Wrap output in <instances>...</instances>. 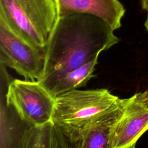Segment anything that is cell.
<instances>
[{
    "label": "cell",
    "instance_id": "cell-9",
    "mask_svg": "<svg viewBox=\"0 0 148 148\" xmlns=\"http://www.w3.org/2000/svg\"><path fill=\"white\" fill-rule=\"evenodd\" d=\"M98 57L79 67L69 71L60 77L49 89L55 98L65 92L85 86L94 76Z\"/></svg>",
    "mask_w": 148,
    "mask_h": 148
},
{
    "label": "cell",
    "instance_id": "cell-10",
    "mask_svg": "<svg viewBox=\"0 0 148 148\" xmlns=\"http://www.w3.org/2000/svg\"><path fill=\"white\" fill-rule=\"evenodd\" d=\"M54 134L52 122L42 126H28L16 138L13 148H53Z\"/></svg>",
    "mask_w": 148,
    "mask_h": 148
},
{
    "label": "cell",
    "instance_id": "cell-6",
    "mask_svg": "<svg viewBox=\"0 0 148 148\" xmlns=\"http://www.w3.org/2000/svg\"><path fill=\"white\" fill-rule=\"evenodd\" d=\"M148 130V90L127 98L110 137V148H132Z\"/></svg>",
    "mask_w": 148,
    "mask_h": 148
},
{
    "label": "cell",
    "instance_id": "cell-5",
    "mask_svg": "<svg viewBox=\"0 0 148 148\" xmlns=\"http://www.w3.org/2000/svg\"><path fill=\"white\" fill-rule=\"evenodd\" d=\"M0 62L25 80H39L44 72L45 50L24 40L0 20Z\"/></svg>",
    "mask_w": 148,
    "mask_h": 148
},
{
    "label": "cell",
    "instance_id": "cell-14",
    "mask_svg": "<svg viewBox=\"0 0 148 148\" xmlns=\"http://www.w3.org/2000/svg\"><path fill=\"white\" fill-rule=\"evenodd\" d=\"M132 148H135V146H134V147H132Z\"/></svg>",
    "mask_w": 148,
    "mask_h": 148
},
{
    "label": "cell",
    "instance_id": "cell-8",
    "mask_svg": "<svg viewBox=\"0 0 148 148\" xmlns=\"http://www.w3.org/2000/svg\"><path fill=\"white\" fill-rule=\"evenodd\" d=\"M127 98L118 109L92 125L75 144V148H110L112 128L121 116Z\"/></svg>",
    "mask_w": 148,
    "mask_h": 148
},
{
    "label": "cell",
    "instance_id": "cell-2",
    "mask_svg": "<svg viewBox=\"0 0 148 148\" xmlns=\"http://www.w3.org/2000/svg\"><path fill=\"white\" fill-rule=\"evenodd\" d=\"M125 99L106 88L69 91L55 97L51 122L71 144H75L92 125L121 106Z\"/></svg>",
    "mask_w": 148,
    "mask_h": 148
},
{
    "label": "cell",
    "instance_id": "cell-4",
    "mask_svg": "<svg viewBox=\"0 0 148 148\" xmlns=\"http://www.w3.org/2000/svg\"><path fill=\"white\" fill-rule=\"evenodd\" d=\"M7 106L28 126H42L51 122L55 98L38 80L15 79L7 85Z\"/></svg>",
    "mask_w": 148,
    "mask_h": 148
},
{
    "label": "cell",
    "instance_id": "cell-7",
    "mask_svg": "<svg viewBox=\"0 0 148 148\" xmlns=\"http://www.w3.org/2000/svg\"><path fill=\"white\" fill-rule=\"evenodd\" d=\"M58 18L73 13H86L106 22L114 31L121 26L125 9L119 0H56Z\"/></svg>",
    "mask_w": 148,
    "mask_h": 148
},
{
    "label": "cell",
    "instance_id": "cell-11",
    "mask_svg": "<svg viewBox=\"0 0 148 148\" xmlns=\"http://www.w3.org/2000/svg\"><path fill=\"white\" fill-rule=\"evenodd\" d=\"M69 143L61 132L54 126L53 148H72L69 146Z\"/></svg>",
    "mask_w": 148,
    "mask_h": 148
},
{
    "label": "cell",
    "instance_id": "cell-12",
    "mask_svg": "<svg viewBox=\"0 0 148 148\" xmlns=\"http://www.w3.org/2000/svg\"><path fill=\"white\" fill-rule=\"evenodd\" d=\"M142 8L148 12V0H140Z\"/></svg>",
    "mask_w": 148,
    "mask_h": 148
},
{
    "label": "cell",
    "instance_id": "cell-3",
    "mask_svg": "<svg viewBox=\"0 0 148 148\" xmlns=\"http://www.w3.org/2000/svg\"><path fill=\"white\" fill-rule=\"evenodd\" d=\"M58 19L56 0H0V20L16 35L45 49Z\"/></svg>",
    "mask_w": 148,
    "mask_h": 148
},
{
    "label": "cell",
    "instance_id": "cell-13",
    "mask_svg": "<svg viewBox=\"0 0 148 148\" xmlns=\"http://www.w3.org/2000/svg\"><path fill=\"white\" fill-rule=\"evenodd\" d=\"M145 26L146 27V30L148 31V12H147V19L145 23Z\"/></svg>",
    "mask_w": 148,
    "mask_h": 148
},
{
    "label": "cell",
    "instance_id": "cell-1",
    "mask_svg": "<svg viewBox=\"0 0 148 148\" xmlns=\"http://www.w3.org/2000/svg\"><path fill=\"white\" fill-rule=\"evenodd\" d=\"M103 20L86 13L59 17L45 48L43 76L49 89L63 75L93 60L120 39Z\"/></svg>",
    "mask_w": 148,
    "mask_h": 148
}]
</instances>
